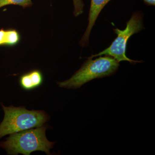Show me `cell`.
I'll return each instance as SVG.
<instances>
[{"instance_id": "cell-1", "label": "cell", "mask_w": 155, "mask_h": 155, "mask_svg": "<svg viewBox=\"0 0 155 155\" xmlns=\"http://www.w3.org/2000/svg\"><path fill=\"white\" fill-rule=\"evenodd\" d=\"M48 127L43 125L12 134L5 141L0 143V147L9 155H29L36 151H41L50 155V150L53 148L54 143L49 141L46 136V130Z\"/></svg>"}, {"instance_id": "cell-2", "label": "cell", "mask_w": 155, "mask_h": 155, "mask_svg": "<svg viewBox=\"0 0 155 155\" xmlns=\"http://www.w3.org/2000/svg\"><path fill=\"white\" fill-rule=\"evenodd\" d=\"M5 113L0 124V139L8 134L41 127L48 121L49 116L44 111L28 110L23 107H6L2 104Z\"/></svg>"}, {"instance_id": "cell-3", "label": "cell", "mask_w": 155, "mask_h": 155, "mask_svg": "<svg viewBox=\"0 0 155 155\" xmlns=\"http://www.w3.org/2000/svg\"><path fill=\"white\" fill-rule=\"evenodd\" d=\"M119 66V62L110 56H100L95 60L88 58L80 69L69 79L58 82V84L63 88H80L84 84L93 79L114 75Z\"/></svg>"}, {"instance_id": "cell-4", "label": "cell", "mask_w": 155, "mask_h": 155, "mask_svg": "<svg viewBox=\"0 0 155 155\" xmlns=\"http://www.w3.org/2000/svg\"><path fill=\"white\" fill-rule=\"evenodd\" d=\"M143 15L141 12H134L130 19L126 22V27L123 30L118 28L114 29L117 35V38L107 48L96 54L92 55L88 58H91L103 55L110 56L118 61H127L131 64L141 63L143 61H135L127 58L126 55L127 42L134 34L138 33L144 28L143 22Z\"/></svg>"}, {"instance_id": "cell-5", "label": "cell", "mask_w": 155, "mask_h": 155, "mask_svg": "<svg viewBox=\"0 0 155 155\" xmlns=\"http://www.w3.org/2000/svg\"><path fill=\"white\" fill-rule=\"evenodd\" d=\"M111 0H91L88 17V25L83 36L79 41V44L83 48L88 45L91 32L95 23L97 18L104 7Z\"/></svg>"}, {"instance_id": "cell-6", "label": "cell", "mask_w": 155, "mask_h": 155, "mask_svg": "<svg viewBox=\"0 0 155 155\" xmlns=\"http://www.w3.org/2000/svg\"><path fill=\"white\" fill-rule=\"evenodd\" d=\"M43 77L41 72L34 70L22 75L19 79L20 86L25 90H31L38 87L42 84Z\"/></svg>"}, {"instance_id": "cell-7", "label": "cell", "mask_w": 155, "mask_h": 155, "mask_svg": "<svg viewBox=\"0 0 155 155\" xmlns=\"http://www.w3.org/2000/svg\"><path fill=\"white\" fill-rule=\"evenodd\" d=\"M19 40V34L17 31L14 29L5 31L3 45H14L18 43Z\"/></svg>"}, {"instance_id": "cell-8", "label": "cell", "mask_w": 155, "mask_h": 155, "mask_svg": "<svg viewBox=\"0 0 155 155\" xmlns=\"http://www.w3.org/2000/svg\"><path fill=\"white\" fill-rule=\"evenodd\" d=\"M9 5H17L22 8H29L32 5L31 0H0V8Z\"/></svg>"}, {"instance_id": "cell-9", "label": "cell", "mask_w": 155, "mask_h": 155, "mask_svg": "<svg viewBox=\"0 0 155 155\" xmlns=\"http://www.w3.org/2000/svg\"><path fill=\"white\" fill-rule=\"evenodd\" d=\"M74 5L73 14L75 17L81 15L84 12V3L82 0H72Z\"/></svg>"}, {"instance_id": "cell-10", "label": "cell", "mask_w": 155, "mask_h": 155, "mask_svg": "<svg viewBox=\"0 0 155 155\" xmlns=\"http://www.w3.org/2000/svg\"><path fill=\"white\" fill-rule=\"evenodd\" d=\"M5 31V30L3 29V28L0 29V46H3Z\"/></svg>"}, {"instance_id": "cell-11", "label": "cell", "mask_w": 155, "mask_h": 155, "mask_svg": "<svg viewBox=\"0 0 155 155\" xmlns=\"http://www.w3.org/2000/svg\"><path fill=\"white\" fill-rule=\"evenodd\" d=\"M146 5L150 6H154L155 0H143Z\"/></svg>"}]
</instances>
